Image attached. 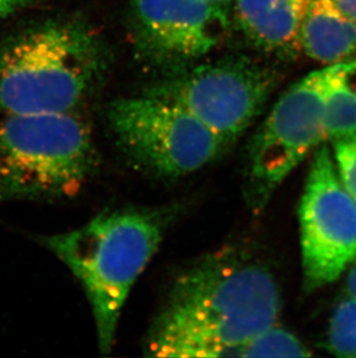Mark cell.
Here are the masks:
<instances>
[{
  "label": "cell",
  "mask_w": 356,
  "mask_h": 358,
  "mask_svg": "<svg viewBox=\"0 0 356 358\" xmlns=\"http://www.w3.org/2000/svg\"><path fill=\"white\" fill-rule=\"evenodd\" d=\"M279 283L262 261L223 250L185 269L144 340L153 357H239L241 345L276 324Z\"/></svg>",
  "instance_id": "obj_1"
},
{
  "label": "cell",
  "mask_w": 356,
  "mask_h": 358,
  "mask_svg": "<svg viewBox=\"0 0 356 358\" xmlns=\"http://www.w3.org/2000/svg\"><path fill=\"white\" fill-rule=\"evenodd\" d=\"M167 220L153 210H111L74 230L40 238L84 287L102 354L114 347L125 301L158 252Z\"/></svg>",
  "instance_id": "obj_2"
},
{
  "label": "cell",
  "mask_w": 356,
  "mask_h": 358,
  "mask_svg": "<svg viewBox=\"0 0 356 358\" xmlns=\"http://www.w3.org/2000/svg\"><path fill=\"white\" fill-rule=\"evenodd\" d=\"M96 167L91 129L77 113H0V203L70 199Z\"/></svg>",
  "instance_id": "obj_3"
},
{
  "label": "cell",
  "mask_w": 356,
  "mask_h": 358,
  "mask_svg": "<svg viewBox=\"0 0 356 358\" xmlns=\"http://www.w3.org/2000/svg\"><path fill=\"white\" fill-rule=\"evenodd\" d=\"M94 41L80 26L47 21L0 44V113H77L98 72Z\"/></svg>",
  "instance_id": "obj_4"
},
{
  "label": "cell",
  "mask_w": 356,
  "mask_h": 358,
  "mask_svg": "<svg viewBox=\"0 0 356 358\" xmlns=\"http://www.w3.org/2000/svg\"><path fill=\"white\" fill-rule=\"evenodd\" d=\"M336 65L313 71L292 84L250 141L243 194L252 213H262L287 176L327 141L326 95Z\"/></svg>",
  "instance_id": "obj_5"
},
{
  "label": "cell",
  "mask_w": 356,
  "mask_h": 358,
  "mask_svg": "<svg viewBox=\"0 0 356 358\" xmlns=\"http://www.w3.org/2000/svg\"><path fill=\"white\" fill-rule=\"evenodd\" d=\"M107 122L124 156L158 178L188 176L228 150L181 106L147 93L114 101L107 110Z\"/></svg>",
  "instance_id": "obj_6"
},
{
  "label": "cell",
  "mask_w": 356,
  "mask_h": 358,
  "mask_svg": "<svg viewBox=\"0 0 356 358\" xmlns=\"http://www.w3.org/2000/svg\"><path fill=\"white\" fill-rule=\"evenodd\" d=\"M299 222L303 287L310 292L333 283L356 260V201L326 145L313 152Z\"/></svg>",
  "instance_id": "obj_7"
},
{
  "label": "cell",
  "mask_w": 356,
  "mask_h": 358,
  "mask_svg": "<svg viewBox=\"0 0 356 358\" xmlns=\"http://www.w3.org/2000/svg\"><path fill=\"white\" fill-rule=\"evenodd\" d=\"M274 83L271 72L259 65L246 58H228L200 65L147 94L181 106L229 149L262 114Z\"/></svg>",
  "instance_id": "obj_8"
},
{
  "label": "cell",
  "mask_w": 356,
  "mask_h": 358,
  "mask_svg": "<svg viewBox=\"0 0 356 358\" xmlns=\"http://www.w3.org/2000/svg\"><path fill=\"white\" fill-rule=\"evenodd\" d=\"M135 15L144 40L165 57H202L225 36L223 5L206 0H135Z\"/></svg>",
  "instance_id": "obj_9"
},
{
  "label": "cell",
  "mask_w": 356,
  "mask_h": 358,
  "mask_svg": "<svg viewBox=\"0 0 356 358\" xmlns=\"http://www.w3.org/2000/svg\"><path fill=\"white\" fill-rule=\"evenodd\" d=\"M308 0H236V17L246 38L262 50H301L299 33Z\"/></svg>",
  "instance_id": "obj_10"
},
{
  "label": "cell",
  "mask_w": 356,
  "mask_h": 358,
  "mask_svg": "<svg viewBox=\"0 0 356 358\" xmlns=\"http://www.w3.org/2000/svg\"><path fill=\"white\" fill-rule=\"evenodd\" d=\"M299 44L310 58L324 64L350 61L356 55V22L329 0H308Z\"/></svg>",
  "instance_id": "obj_11"
},
{
  "label": "cell",
  "mask_w": 356,
  "mask_h": 358,
  "mask_svg": "<svg viewBox=\"0 0 356 358\" xmlns=\"http://www.w3.org/2000/svg\"><path fill=\"white\" fill-rule=\"evenodd\" d=\"M327 141L356 132V62L338 63L325 102Z\"/></svg>",
  "instance_id": "obj_12"
},
{
  "label": "cell",
  "mask_w": 356,
  "mask_h": 358,
  "mask_svg": "<svg viewBox=\"0 0 356 358\" xmlns=\"http://www.w3.org/2000/svg\"><path fill=\"white\" fill-rule=\"evenodd\" d=\"M309 349L297 336L278 327L267 328L241 345L239 357H308Z\"/></svg>",
  "instance_id": "obj_13"
},
{
  "label": "cell",
  "mask_w": 356,
  "mask_h": 358,
  "mask_svg": "<svg viewBox=\"0 0 356 358\" xmlns=\"http://www.w3.org/2000/svg\"><path fill=\"white\" fill-rule=\"evenodd\" d=\"M326 347L333 355L356 358V299L347 294L329 319Z\"/></svg>",
  "instance_id": "obj_14"
},
{
  "label": "cell",
  "mask_w": 356,
  "mask_h": 358,
  "mask_svg": "<svg viewBox=\"0 0 356 358\" xmlns=\"http://www.w3.org/2000/svg\"><path fill=\"white\" fill-rule=\"evenodd\" d=\"M333 159L347 192L356 201V132L331 141Z\"/></svg>",
  "instance_id": "obj_15"
},
{
  "label": "cell",
  "mask_w": 356,
  "mask_h": 358,
  "mask_svg": "<svg viewBox=\"0 0 356 358\" xmlns=\"http://www.w3.org/2000/svg\"><path fill=\"white\" fill-rule=\"evenodd\" d=\"M27 3V0H0V21L17 13Z\"/></svg>",
  "instance_id": "obj_16"
},
{
  "label": "cell",
  "mask_w": 356,
  "mask_h": 358,
  "mask_svg": "<svg viewBox=\"0 0 356 358\" xmlns=\"http://www.w3.org/2000/svg\"><path fill=\"white\" fill-rule=\"evenodd\" d=\"M340 13L356 22V0H329Z\"/></svg>",
  "instance_id": "obj_17"
},
{
  "label": "cell",
  "mask_w": 356,
  "mask_h": 358,
  "mask_svg": "<svg viewBox=\"0 0 356 358\" xmlns=\"http://www.w3.org/2000/svg\"><path fill=\"white\" fill-rule=\"evenodd\" d=\"M347 294L356 299V260L350 264L346 278Z\"/></svg>",
  "instance_id": "obj_18"
},
{
  "label": "cell",
  "mask_w": 356,
  "mask_h": 358,
  "mask_svg": "<svg viewBox=\"0 0 356 358\" xmlns=\"http://www.w3.org/2000/svg\"><path fill=\"white\" fill-rule=\"evenodd\" d=\"M206 1H209V3H218V5H223V6H225V3H228L230 0H206Z\"/></svg>",
  "instance_id": "obj_19"
}]
</instances>
